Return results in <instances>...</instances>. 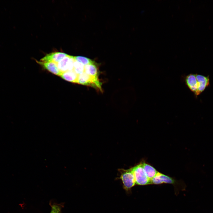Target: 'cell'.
I'll use <instances>...</instances> for the list:
<instances>
[{
	"mask_svg": "<svg viewBox=\"0 0 213 213\" xmlns=\"http://www.w3.org/2000/svg\"><path fill=\"white\" fill-rule=\"evenodd\" d=\"M120 174L119 178L121 179L123 184V188L127 192H128L136 184L134 174L131 169H123L119 170Z\"/></svg>",
	"mask_w": 213,
	"mask_h": 213,
	"instance_id": "6da1fadb",
	"label": "cell"
},
{
	"mask_svg": "<svg viewBox=\"0 0 213 213\" xmlns=\"http://www.w3.org/2000/svg\"><path fill=\"white\" fill-rule=\"evenodd\" d=\"M130 168L134 176L136 184L139 185L151 184L150 180L147 177L141 164Z\"/></svg>",
	"mask_w": 213,
	"mask_h": 213,
	"instance_id": "7a4b0ae2",
	"label": "cell"
},
{
	"mask_svg": "<svg viewBox=\"0 0 213 213\" xmlns=\"http://www.w3.org/2000/svg\"><path fill=\"white\" fill-rule=\"evenodd\" d=\"M75 60L73 56L68 55L57 63L58 67L62 73L67 71L73 70Z\"/></svg>",
	"mask_w": 213,
	"mask_h": 213,
	"instance_id": "3957f363",
	"label": "cell"
},
{
	"mask_svg": "<svg viewBox=\"0 0 213 213\" xmlns=\"http://www.w3.org/2000/svg\"><path fill=\"white\" fill-rule=\"evenodd\" d=\"M196 75L198 85V90L196 96L197 97L210 85V79L209 75L205 76L198 74H196Z\"/></svg>",
	"mask_w": 213,
	"mask_h": 213,
	"instance_id": "277c9868",
	"label": "cell"
},
{
	"mask_svg": "<svg viewBox=\"0 0 213 213\" xmlns=\"http://www.w3.org/2000/svg\"><path fill=\"white\" fill-rule=\"evenodd\" d=\"M68 55V54L62 52H56L46 54L41 58L40 61L43 62H54L57 63Z\"/></svg>",
	"mask_w": 213,
	"mask_h": 213,
	"instance_id": "5b68a950",
	"label": "cell"
},
{
	"mask_svg": "<svg viewBox=\"0 0 213 213\" xmlns=\"http://www.w3.org/2000/svg\"><path fill=\"white\" fill-rule=\"evenodd\" d=\"M175 180L172 178L159 172L150 181L151 184H159L162 183L173 184Z\"/></svg>",
	"mask_w": 213,
	"mask_h": 213,
	"instance_id": "8992f818",
	"label": "cell"
},
{
	"mask_svg": "<svg viewBox=\"0 0 213 213\" xmlns=\"http://www.w3.org/2000/svg\"><path fill=\"white\" fill-rule=\"evenodd\" d=\"M185 81L188 87L196 97L198 85L196 74H190L187 75L185 78Z\"/></svg>",
	"mask_w": 213,
	"mask_h": 213,
	"instance_id": "52a82bcc",
	"label": "cell"
},
{
	"mask_svg": "<svg viewBox=\"0 0 213 213\" xmlns=\"http://www.w3.org/2000/svg\"><path fill=\"white\" fill-rule=\"evenodd\" d=\"M38 63L42 66L45 69L51 73L59 76L62 72L59 69L57 63L54 62H43L37 61Z\"/></svg>",
	"mask_w": 213,
	"mask_h": 213,
	"instance_id": "ba28073f",
	"label": "cell"
},
{
	"mask_svg": "<svg viewBox=\"0 0 213 213\" xmlns=\"http://www.w3.org/2000/svg\"><path fill=\"white\" fill-rule=\"evenodd\" d=\"M84 72L90 76L99 78V69L96 63L85 66Z\"/></svg>",
	"mask_w": 213,
	"mask_h": 213,
	"instance_id": "9c48e42d",
	"label": "cell"
},
{
	"mask_svg": "<svg viewBox=\"0 0 213 213\" xmlns=\"http://www.w3.org/2000/svg\"><path fill=\"white\" fill-rule=\"evenodd\" d=\"M78 75L73 70L62 72L59 76L66 80L76 83Z\"/></svg>",
	"mask_w": 213,
	"mask_h": 213,
	"instance_id": "30bf717a",
	"label": "cell"
},
{
	"mask_svg": "<svg viewBox=\"0 0 213 213\" xmlns=\"http://www.w3.org/2000/svg\"><path fill=\"white\" fill-rule=\"evenodd\" d=\"M141 164L147 177L151 181L155 176L158 172L150 165L145 163Z\"/></svg>",
	"mask_w": 213,
	"mask_h": 213,
	"instance_id": "8fae6325",
	"label": "cell"
},
{
	"mask_svg": "<svg viewBox=\"0 0 213 213\" xmlns=\"http://www.w3.org/2000/svg\"><path fill=\"white\" fill-rule=\"evenodd\" d=\"M73 58L75 61H76L81 63L84 66L95 63V62L93 61L91 59L83 56H73Z\"/></svg>",
	"mask_w": 213,
	"mask_h": 213,
	"instance_id": "7c38bea8",
	"label": "cell"
},
{
	"mask_svg": "<svg viewBox=\"0 0 213 213\" xmlns=\"http://www.w3.org/2000/svg\"><path fill=\"white\" fill-rule=\"evenodd\" d=\"M85 66L81 63L75 61L73 70L78 75L84 72Z\"/></svg>",
	"mask_w": 213,
	"mask_h": 213,
	"instance_id": "4fadbf2b",
	"label": "cell"
},
{
	"mask_svg": "<svg viewBox=\"0 0 213 213\" xmlns=\"http://www.w3.org/2000/svg\"><path fill=\"white\" fill-rule=\"evenodd\" d=\"M61 208L57 205H54L52 206L51 210L50 213H60Z\"/></svg>",
	"mask_w": 213,
	"mask_h": 213,
	"instance_id": "5bb4252c",
	"label": "cell"
}]
</instances>
